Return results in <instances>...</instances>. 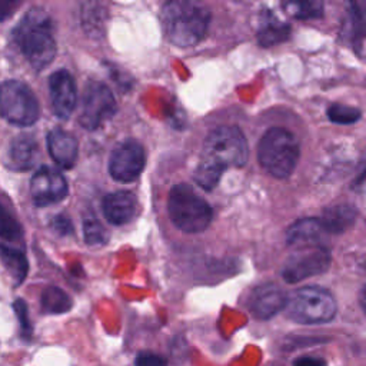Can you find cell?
Masks as SVG:
<instances>
[{
  "label": "cell",
  "mask_w": 366,
  "mask_h": 366,
  "mask_svg": "<svg viewBox=\"0 0 366 366\" xmlns=\"http://www.w3.org/2000/svg\"><path fill=\"white\" fill-rule=\"evenodd\" d=\"M14 41L36 70L48 68L56 56V41L50 16L42 8H32L13 32Z\"/></svg>",
  "instance_id": "cell-1"
},
{
  "label": "cell",
  "mask_w": 366,
  "mask_h": 366,
  "mask_svg": "<svg viewBox=\"0 0 366 366\" xmlns=\"http://www.w3.org/2000/svg\"><path fill=\"white\" fill-rule=\"evenodd\" d=\"M210 22L209 9L198 2L175 0L162 9V25L167 39L179 48L199 43Z\"/></svg>",
  "instance_id": "cell-2"
},
{
  "label": "cell",
  "mask_w": 366,
  "mask_h": 366,
  "mask_svg": "<svg viewBox=\"0 0 366 366\" xmlns=\"http://www.w3.org/2000/svg\"><path fill=\"white\" fill-rule=\"evenodd\" d=\"M258 159L262 167L278 179L292 175L299 159L295 134L283 128L269 129L259 143Z\"/></svg>",
  "instance_id": "cell-3"
},
{
  "label": "cell",
  "mask_w": 366,
  "mask_h": 366,
  "mask_svg": "<svg viewBox=\"0 0 366 366\" xmlns=\"http://www.w3.org/2000/svg\"><path fill=\"white\" fill-rule=\"evenodd\" d=\"M286 316L301 325H321L331 322L338 312L334 295L319 286H305L287 295Z\"/></svg>",
  "instance_id": "cell-4"
},
{
  "label": "cell",
  "mask_w": 366,
  "mask_h": 366,
  "mask_svg": "<svg viewBox=\"0 0 366 366\" xmlns=\"http://www.w3.org/2000/svg\"><path fill=\"white\" fill-rule=\"evenodd\" d=\"M172 222L186 234H199L212 222V207L189 185L173 186L167 201Z\"/></svg>",
  "instance_id": "cell-5"
},
{
  "label": "cell",
  "mask_w": 366,
  "mask_h": 366,
  "mask_svg": "<svg viewBox=\"0 0 366 366\" xmlns=\"http://www.w3.org/2000/svg\"><path fill=\"white\" fill-rule=\"evenodd\" d=\"M247 142L236 126H221L212 132L205 141L203 158L223 170L226 167H241L247 162Z\"/></svg>",
  "instance_id": "cell-6"
},
{
  "label": "cell",
  "mask_w": 366,
  "mask_h": 366,
  "mask_svg": "<svg viewBox=\"0 0 366 366\" xmlns=\"http://www.w3.org/2000/svg\"><path fill=\"white\" fill-rule=\"evenodd\" d=\"M0 116L16 126H32L39 121L41 106L32 89L21 81L0 86Z\"/></svg>",
  "instance_id": "cell-7"
},
{
  "label": "cell",
  "mask_w": 366,
  "mask_h": 366,
  "mask_svg": "<svg viewBox=\"0 0 366 366\" xmlns=\"http://www.w3.org/2000/svg\"><path fill=\"white\" fill-rule=\"evenodd\" d=\"M331 265V252L321 245L303 246L289 258L282 269V278L287 283H298L321 275Z\"/></svg>",
  "instance_id": "cell-8"
},
{
  "label": "cell",
  "mask_w": 366,
  "mask_h": 366,
  "mask_svg": "<svg viewBox=\"0 0 366 366\" xmlns=\"http://www.w3.org/2000/svg\"><path fill=\"white\" fill-rule=\"evenodd\" d=\"M116 113V101L110 89L101 82H90L85 90L79 122L88 130L98 129Z\"/></svg>",
  "instance_id": "cell-9"
},
{
  "label": "cell",
  "mask_w": 366,
  "mask_h": 366,
  "mask_svg": "<svg viewBox=\"0 0 366 366\" xmlns=\"http://www.w3.org/2000/svg\"><path fill=\"white\" fill-rule=\"evenodd\" d=\"M68 182L61 172L49 166H42L34 172L30 182V195L37 207L62 202L68 196Z\"/></svg>",
  "instance_id": "cell-10"
},
{
  "label": "cell",
  "mask_w": 366,
  "mask_h": 366,
  "mask_svg": "<svg viewBox=\"0 0 366 366\" xmlns=\"http://www.w3.org/2000/svg\"><path fill=\"white\" fill-rule=\"evenodd\" d=\"M146 156L143 148L134 141H128L113 150L109 172L114 181L129 183L136 181L145 167Z\"/></svg>",
  "instance_id": "cell-11"
},
{
  "label": "cell",
  "mask_w": 366,
  "mask_h": 366,
  "mask_svg": "<svg viewBox=\"0 0 366 366\" xmlns=\"http://www.w3.org/2000/svg\"><path fill=\"white\" fill-rule=\"evenodd\" d=\"M287 294L275 283L256 286L247 298V309L255 319L267 321L285 311Z\"/></svg>",
  "instance_id": "cell-12"
},
{
  "label": "cell",
  "mask_w": 366,
  "mask_h": 366,
  "mask_svg": "<svg viewBox=\"0 0 366 366\" xmlns=\"http://www.w3.org/2000/svg\"><path fill=\"white\" fill-rule=\"evenodd\" d=\"M49 90L56 116L59 119H69L76 108V101H78L72 74L65 69L54 72L49 78Z\"/></svg>",
  "instance_id": "cell-13"
},
{
  "label": "cell",
  "mask_w": 366,
  "mask_h": 366,
  "mask_svg": "<svg viewBox=\"0 0 366 366\" xmlns=\"http://www.w3.org/2000/svg\"><path fill=\"white\" fill-rule=\"evenodd\" d=\"M105 218L113 225H126L136 215L138 202L130 192H114L102 201Z\"/></svg>",
  "instance_id": "cell-14"
},
{
  "label": "cell",
  "mask_w": 366,
  "mask_h": 366,
  "mask_svg": "<svg viewBox=\"0 0 366 366\" xmlns=\"http://www.w3.org/2000/svg\"><path fill=\"white\" fill-rule=\"evenodd\" d=\"M48 149L52 159L63 169L74 166L78 159V141L62 129H53L48 134Z\"/></svg>",
  "instance_id": "cell-15"
},
{
  "label": "cell",
  "mask_w": 366,
  "mask_h": 366,
  "mask_svg": "<svg viewBox=\"0 0 366 366\" xmlns=\"http://www.w3.org/2000/svg\"><path fill=\"white\" fill-rule=\"evenodd\" d=\"M39 158V149L32 136H17L12 141L8 153V166L17 172H25L34 166Z\"/></svg>",
  "instance_id": "cell-16"
},
{
  "label": "cell",
  "mask_w": 366,
  "mask_h": 366,
  "mask_svg": "<svg viewBox=\"0 0 366 366\" xmlns=\"http://www.w3.org/2000/svg\"><path fill=\"white\" fill-rule=\"evenodd\" d=\"M289 33L291 28L287 23L282 22L271 10H262L258 22V41L261 46L269 48L279 45L287 39Z\"/></svg>",
  "instance_id": "cell-17"
},
{
  "label": "cell",
  "mask_w": 366,
  "mask_h": 366,
  "mask_svg": "<svg viewBox=\"0 0 366 366\" xmlns=\"http://www.w3.org/2000/svg\"><path fill=\"white\" fill-rule=\"evenodd\" d=\"M325 229L321 223V219L305 218L295 222L286 232V243L289 246H311L325 235Z\"/></svg>",
  "instance_id": "cell-18"
},
{
  "label": "cell",
  "mask_w": 366,
  "mask_h": 366,
  "mask_svg": "<svg viewBox=\"0 0 366 366\" xmlns=\"http://www.w3.org/2000/svg\"><path fill=\"white\" fill-rule=\"evenodd\" d=\"M358 216V212L351 205H338L325 210L321 223L326 234H342L349 229Z\"/></svg>",
  "instance_id": "cell-19"
},
{
  "label": "cell",
  "mask_w": 366,
  "mask_h": 366,
  "mask_svg": "<svg viewBox=\"0 0 366 366\" xmlns=\"http://www.w3.org/2000/svg\"><path fill=\"white\" fill-rule=\"evenodd\" d=\"M0 261L10 274L14 286H21L29 272V262L23 252L0 243Z\"/></svg>",
  "instance_id": "cell-20"
},
{
  "label": "cell",
  "mask_w": 366,
  "mask_h": 366,
  "mask_svg": "<svg viewBox=\"0 0 366 366\" xmlns=\"http://www.w3.org/2000/svg\"><path fill=\"white\" fill-rule=\"evenodd\" d=\"M42 312L48 315H63L73 307L72 298L57 286H48L41 296Z\"/></svg>",
  "instance_id": "cell-21"
},
{
  "label": "cell",
  "mask_w": 366,
  "mask_h": 366,
  "mask_svg": "<svg viewBox=\"0 0 366 366\" xmlns=\"http://www.w3.org/2000/svg\"><path fill=\"white\" fill-rule=\"evenodd\" d=\"M283 8L287 14H291L295 19H318L323 14V3L316 2V0H309V2H286Z\"/></svg>",
  "instance_id": "cell-22"
},
{
  "label": "cell",
  "mask_w": 366,
  "mask_h": 366,
  "mask_svg": "<svg viewBox=\"0 0 366 366\" xmlns=\"http://www.w3.org/2000/svg\"><path fill=\"white\" fill-rule=\"evenodd\" d=\"M223 172L225 170L222 167H219V166H216L214 163H209L206 161H202L199 163L198 169L195 170V181L203 189L212 190L219 183Z\"/></svg>",
  "instance_id": "cell-23"
},
{
  "label": "cell",
  "mask_w": 366,
  "mask_h": 366,
  "mask_svg": "<svg viewBox=\"0 0 366 366\" xmlns=\"http://www.w3.org/2000/svg\"><path fill=\"white\" fill-rule=\"evenodd\" d=\"M23 236V227L12 215L10 212L0 203V239L19 241Z\"/></svg>",
  "instance_id": "cell-24"
},
{
  "label": "cell",
  "mask_w": 366,
  "mask_h": 366,
  "mask_svg": "<svg viewBox=\"0 0 366 366\" xmlns=\"http://www.w3.org/2000/svg\"><path fill=\"white\" fill-rule=\"evenodd\" d=\"M13 311L14 315L19 321V329H21V338L25 342H30L32 336H33V326L30 322V316H29V306L26 303L25 299L22 298H17L13 302Z\"/></svg>",
  "instance_id": "cell-25"
},
{
  "label": "cell",
  "mask_w": 366,
  "mask_h": 366,
  "mask_svg": "<svg viewBox=\"0 0 366 366\" xmlns=\"http://www.w3.org/2000/svg\"><path fill=\"white\" fill-rule=\"evenodd\" d=\"M327 116L335 123L340 125H351L360 119V112L355 108L346 106V105H332L327 109Z\"/></svg>",
  "instance_id": "cell-26"
},
{
  "label": "cell",
  "mask_w": 366,
  "mask_h": 366,
  "mask_svg": "<svg viewBox=\"0 0 366 366\" xmlns=\"http://www.w3.org/2000/svg\"><path fill=\"white\" fill-rule=\"evenodd\" d=\"M83 234L88 245H101L106 242V230L96 218H86L83 222Z\"/></svg>",
  "instance_id": "cell-27"
},
{
  "label": "cell",
  "mask_w": 366,
  "mask_h": 366,
  "mask_svg": "<svg viewBox=\"0 0 366 366\" xmlns=\"http://www.w3.org/2000/svg\"><path fill=\"white\" fill-rule=\"evenodd\" d=\"M134 366H169L167 360L158 354L139 352L134 358Z\"/></svg>",
  "instance_id": "cell-28"
},
{
  "label": "cell",
  "mask_w": 366,
  "mask_h": 366,
  "mask_svg": "<svg viewBox=\"0 0 366 366\" xmlns=\"http://www.w3.org/2000/svg\"><path fill=\"white\" fill-rule=\"evenodd\" d=\"M50 227L54 230L57 235H61V236H68L73 232V225H72L70 219H68L63 215L54 216L53 221L50 222Z\"/></svg>",
  "instance_id": "cell-29"
},
{
  "label": "cell",
  "mask_w": 366,
  "mask_h": 366,
  "mask_svg": "<svg viewBox=\"0 0 366 366\" xmlns=\"http://www.w3.org/2000/svg\"><path fill=\"white\" fill-rule=\"evenodd\" d=\"M19 6L21 2H16V0H0V22L10 19Z\"/></svg>",
  "instance_id": "cell-30"
},
{
  "label": "cell",
  "mask_w": 366,
  "mask_h": 366,
  "mask_svg": "<svg viewBox=\"0 0 366 366\" xmlns=\"http://www.w3.org/2000/svg\"><path fill=\"white\" fill-rule=\"evenodd\" d=\"M292 366H327L326 360L321 356H314V355H302L298 356L294 362Z\"/></svg>",
  "instance_id": "cell-31"
}]
</instances>
